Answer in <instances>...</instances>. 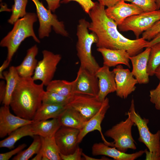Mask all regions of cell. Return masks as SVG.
Wrapping results in <instances>:
<instances>
[{
	"label": "cell",
	"instance_id": "cell-11",
	"mask_svg": "<svg viewBox=\"0 0 160 160\" xmlns=\"http://www.w3.org/2000/svg\"><path fill=\"white\" fill-rule=\"evenodd\" d=\"M72 81V94L97 97L99 91L98 80L95 74L80 66L76 77Z\"/></svg>",
	"mask_w": 160,
	"mask_h": 160
},
{
	"label": "cell",
	"instance_id": "cell-33",
	"mask_svg": "<svg viewBox=\"0 0 160 160\" xmlns=\"http://www.w3.org/2000/svg\"><path fill=\"white\" fill-rule=\"evenodd\" d=\"M130 2L140 8L144 12L157 10L155 0H123Z\"/></svg>",
	"mask_w": 160,
	"mask_h": 160
},
{
	"label": "cell",
	"instance_id": "cell-4",
	"mask_svg": "<svg viewBox=\"0 0 160 160\" xmlns=\"http://www.w3.org/2000/svg\"><path fill=\"white\" fill-rule=\"evenodd\" d=\"M89 23L84 18L79 21L76 30L78 40L76 49L80 66L95 74L100 67L92 55V47L93 44L97 43L98 38L94 33H89Z\"/></svg>",
	"mask_w": 160,
	"mask_h": 160
},
{
	"label": "cell",
	"instance_id": "cell-40",
	"mask_svg": "<svg viewBox=\"0 0 160 160\" xmlns=\"http://www.w3.org/2000/svg\"><path fill=\"white\" fill-rule=\"evenodd\" d=\"M122 0H97L101 5L107 7L113 6Z\"/></svg>",
	"mask_w": 160,
	"mask_h": 160
},
{
	"label": "cell",
	"instance_id": "cell-35",
	"mask_svg": "<svg viewBox=\"0 0 160 160\" xmlns=\"http://www.w3.org/2000/svg\"><path fill=\"white\" fill-rule=\"evenodd\" d=\"M71 1L77 2L85 12L88 14L95 4V2H93L92 0H62L61 1L60 3L65 4Z\"/></svg>",
	"mask_w": 160,
	"mask_h": 160
},
{
	"label": "cell",
	"instance_id": "cell-22",
	"mask_svg": "<svg viewBox=\"0 0 160 160\" xmlns=\"http://www.w3.org/2000/svg\"><path fill=\"white\" fill-rule=\"evenodd\" d=\"M61 126L81 130L86 122L79 112L71 107L65 108L57 118Z\"/></svg>",
	"mask_w": 160,
	"mask_h": 160
},
{
	"label": "cell",
	"instance_id": "cell-21",
	"mask_svg": "<svg viewBox=\"0 0 160 160\" xmlns=\"http://www.w3.org/2000/svg\"><path fill=\"white\" fill-rule=\"evenodd\" d=\"M38 52L37 45H33L27 50L26 55L21 63L15 67L21 78L32 77L38 62L36 58Z\"/></svg>",
	"mask_w": 160,
	"mask_h": 160
},
{
	"label": "cell",
	"instance_id": "cell-20",
	"mask_svg": "<svg viewBox=\"0 0 160 160\" xmlns=\"http://www.w3.org/2000/svg\"><path fill=\"white\" fill-rule=\"evenodd\" d=\"M97 50L103 56V65L110 67L122 64L130 68L129 63L130 56L126 50L105 48H97Z\"/></svg>",
	"mask_w": 160,
	"mask_h": 160
},
{
	"label": "cell",
	"instance_id": "cell-43",
	"mask_svg": "<svg viewBox=\"0 0 160 160\" xmlns=\"http://www.w3.org/2000/svg\"><path fill=\"white\" fill-rule=\"evenodd\" d=\"M10 63L6 59L4 61L1 66L0 67V78L1 79H4L3 73L4 71L9 66Z\"/></svg>",
	"mask_w": 160,
	"mask_h": 160
},
{
	"label": "cell",
	"instance_id": "cell-34",
	"mask_svg": "<svg viewBox=\"0 0 160 160\" xmlns=\"http://www.w3.org/2000/svg\"><path fill=\"white\" fill-rule=\"evenodd\" d=\"M160 32V20L155 23L149 29L142 34L143 39L146 40L151 41Z\"/></svg>",
	"mask_w": 160,
	"mask_h": 160
},
{
	"label": "cell",
	"instance_id": "cell-49",
	"mask_svg": "<svg viewBox=\"0 0 160 160\" xmlns=\"http://www.w3.org/2000/svg\"><path fill=\"white\" fill-rule=\"evenodd\" d=\"M157 10L160 9V0H155Z\"/></svg>",
	"mask_w": 160,
	"mask_h": 160
},
{
	"label": "cell",
	"instance_id": "cell-36",
	"mask_svg": "<svg viewBox=\"0 0 160 160\" xmlns=\"http://www.w3.org/2000/svg\"><path fill=\"white\" fill-rule=\"evenodd\" d=\"M149 96L151 102L155 104L157 110L160 111V80L156 87L150 91Z\"/></svg>",
	"mask_w": 160,
	"mask_h": 160
},
{
	"label": "cell",
	"instance_id": "cell-32",
	"mask_svg": "<svg viewBox=\"0 0 160 160\" xmlns=\"http://www.w3.org/2000/svg\"><path fill=\"white\" fill-rule=\"evenodd\" d=\"M70 97L62 96L52 92L44 91L42 96V103L66 105Z\"/></svg>",
	"mask_w": 160,
	"mask_h": 160
},
{
	"label": "cell",
	"instance_id": "cell-7",
	"mask_svg": "<svg viewBox=\"0 0 160 160\" xmlns=\"http://www.w3.org/2000/svg\"><path fill=\"white\" fill-rule=\"evenodd\" d=\"M134 125L129 117L107 130L105 135L112 139L114 147L121 151L126 153L128 149H136L135 142L132 134V129Z\"/></svg>",
	"mask_w": 160,
	"mask_h": 160
},
{
	"label": "cell",
	"instance_id": "cell-45",
	"mask_svg": "<svg viewBox=\"0 0 160 160\" xmlns=\"http://www.w3.org/2000/svg\"><path fill=\"white\" fill-rule=\"evenodd\" d=\"M43 153L41 149L39 152L36 154V155L31 159L32 160H41L43 156Z\"/></svg>",
	"mask_w": 160,
	"mask_h": 160
},
{
	"label": "cell",
	"instance_id": "cell-31",
	"mask_svg": "<svg viewBox=\"0 0 160 160\" xmlns=\"http://www.w3.org/2000/svg\"><path fill=\"white\" fill-rule=\"evenodd\" d=\"M28 0H14V4L12 6V13L8 22L14 25L20 18L24 16L27 13L26 7Z\"/></svg>",
	"mask_w": 160,
	"mask_h": 160
},
{
	"label": "cell",
	"instance_id": "cell-48",
	"mask_svg": "<svg viewBox=\"0 0 160 160\" xmlns=\"http://www.w3.org/2000/svg\"><path fill=\"white\" fill-rule=\"evenodd\" d=\"M155 75L160 80V65L156 69Z\"/></svg>",
	"mask_w": 160,
	"mask_h": 160
},
{
	"label": "cell",
	"instance_id": "cell-13",
	"mask_svg": "<svg viewBox=\"0 0 160 160\" xmlns=\"http://www.w3.org/2000/svg\"><path fill=\"white\" fill-rule=\"evenodd\" d=\"M80 130L61 126L55 135V139L60 153L65 155L73 153L78 146V136Z\"/></svg>",
	"mask_w": 160,
	"mask_h": 160
},
{
	"label": "cell",
	"instance_id": "cell-23",
	"mask_svg": "<svg viewBox=\"0 0 160 160\" xmlns=\"http://www.w3.org/2000/svg\"><path fill=\"white\" fill-rule=\"evenodd\" d=\"M31 125L34 135H39L43 137H54L61 126L57 118H56L50 120L33 122Z\"/></svg>",
	"mask_w": 160,
	"mask_h": 160
},
{
	"label": "cell",
	"instance_id": "cell-28",
	"mask_svg": "<svg viewBox=\"0 0 160 160\" xmlns=\"http://www.w3.org/2000/svg\"><path fill=\"white\" fill-rule=\"evenodd\" d=\"M46 91L52 92L67 97L72 94L73 81L63 80H52L46 86Z\"/></svg>",
	"mask_w": 160,
	"mask_h": 160
},
{
	"label": "cell",
	"instance_id": "cell-29",
	"mask_svg": "<svg viewBox=\"0 0 160 160\" xmlns=\"http://www.w3.org/2000/svg\"><path fill=\"white\" fill-rule=\"evenodd\" d=\"M33 137V141L30 145L26 150L17 153L12 160H28L39 152L42 145L41 137L37 135H34Z\"/></svg>",
	"mask_w": 160,
	"mask_h": 160
},
{
	"label": "cell",
	"instance_id": "cell-3",
	"mask_svg": "<svg viewBox=\"0 0 160 160\" xmlns=\"http://www.w3.org/2000/svg\"><path fill=\"white\" fill-rule=\"evenodd\" d=\"M37 18L35 13H27L15 22L12 30L1 41L0 46L7 48V59L9 63L21 43L26 38L31 37L36 42H40L33 28V24L37 21Z\"/></svg>",
	"mask_w": 160,
	"mask_h": 160
},
{
	"label": "cell",
	"instance_id": "cell-17",
	"mask_svg": "<svg viewBox=\"0 0 160 160\" xmlns=\"http://www.w3.org/2000/svg\"><path fill=\"white\" fill-rule=\"evenodd\" d=\"M95 74L98 79L99 87L97 97L99 101L103 102L108 94L116 92L115 75L109 67L104 65L100 67Z\"/></svg>",
	"mask_w": 160,
	"mask_h": 160
},
{
	"label": "cell",
	"instance_id": "cell-39",
	"mask_svg": "<svg viewBox=\"0 0 160 160\" xmlns=\"http://www.w3.org/2000/svg\"><path fill=\"white\" fill-rule=\"evenodd\" d=\"M48 5V8L54 12L60 6L61 0H45Z\"/></svg>",
	"mask_w": 160,
	"mask_h": 160
},
{
	"label": "cell",
	"instance_id": "cell-10",
	"mask_svg": "<svg viewBox=\"0 0 160 160\" xmlns=\"http://www.w3.org/2000/svg\"><path fill=\"white\" fill-rule=\"evenodd\" d=\"M103 102L99 101L96 97L73 94L66 105L79 112L87 121L99 111Z\"/></svg>",
	"mask_w": 160,
	"mask_h": 160
},
{
	"label": "cell",
	"instance_id": "cell-9",
	"mask_svg": "<svg viewBox=\"0 0 160 160\" xmlns=\"http://www.w3.org/2000/svg\"><path fill=\"white\" fill-rule=\"evenodd\" d=\"M42 53L43 58L38 62L32 78L34 81H41L46 86L52 80L62 57L60 54L46 50H43Z\"/></svg>",
	"mask_w": 160,
	"mask_h": 160
},
{
	"label": "cell",
	"instance_id": "cell-44",
	"mask_svg": "<svg viewBox=\"0 0 160 160\" xmlns=\"http://www.w3.org/2000/svg\"><path fill=\"white\" fill-rule=\"evenodd\" d=\"M159 43H160V32L153 39L149 41L148 47H151L154 45Z\"/></svg>",
	"mask_w": 160,
	"mask_h": 160
},
{
	"label": "cell",
	"instance_id": "cell-12",
	"mask_svg": "<svg viewBox=\"0 0 160 160\" xmlns=\"http://www.w3.org/2000/svg\"><path fill=\"white\" fill-rule=\"evenodd\" d=\"M115 75L116 95L125 99L135 90V85L138 83L131 71L125 69L121 64L116 66L112 71Z\"/></svg>",
	"mask_w": 160,
	"mask_h": 160
},
{
	"label": "cell",
	"instance_id": "cell-42",
	"mask_svg": "<svg viewBox=\"0 0 160 160\" xmlns=\"http://www.w3.org/2000/svg\"><path fill=\"white\" fill-rule=\"evenodd\" d=\"M6 92V83L3 81L0 82V102L2 103Z\"/></svg>",
	"mask_w": 160,
	"mask_h": 160
},
{
	"label": "cell",
	"instance_id": "cell-2",
	"mask_svg": "<svg viewBox=\"0 0 160 160\" xmlns=\"http://www.w3.org/2000/svg\"><path fill=\"white\" fill-rule=\"evenodd\" d=\"M42 83L37 84L32 78L21 79L14 91L9 106L16 115L33 120L42 103L44 92Z\"/></svg>",
	"mask_w": 160,
	"mask_h": 160
},
{
	"label": "cell",
	"instance_id": "cell-1",
	"mask_svg": "<svg viewBox=\"0 0 160 160\" xmlns=\"http://www.w3.org/2000/svg\"><path fill=\"white\" fill-rule=\"evenodd\" d=\"M105 7L98 2H95L88 14L91 20L88 28L98 38L96 44L97 48L123 49L127 51L130 56H133L148 47L149 41L142 38L132 40L120 33L117 25L106 15Z\"/></svg>",
	"mask_w": 160,
	"mask_h": 160
},
{
	"label": "cell",
	"instance_id": "cell-30",
	"mask_svg": "<svg viewBox=\"0 0 160 160\" xmlns=\"http://www.w3.org/2000/svg\"><path fill=\"white\" fill-rule=\"evenodd\" d=\"M151 48L147 71L149 76H152L155 75L156 69L160 65V43Z\"/></svg>",
	"mask_w": 160,
	"mask_h": 160
},
{
	"label": "cell",
	"instance_id": "cell-15",
	"mask_svg": "<svg viewBox=\"0 0 160 160\" xmlns=\"http://www.w3.org/2000/svg\"><path fill=\"white\" fill-rule=\"evenodd\" d=\"M109 107V100L106 97L103 102L102 106L99 111L85 122L83 128L80 130L78 139L79 143L81 142L83 138L89 133L96 130L100 133L103 143L109 146L114 147L113 142H108L105 139L102 131L101 126Z\"/></svg>",
	"mask_w": 160,
	"mask_h": 160
},
{
	"label": "cell",
	"instance_id": "cell-14",
	"mask_svg": "<svg viewBox=\"0 0 160 160\" xmlns=\"http://www.w3.org/2000/svg\"><path fill=\"white\" fill-rule=\"evenodd\" d=\"M33 122V120L13 115L10 112L9 106L4 105L0 108V137L3 138L18 128Z\"/></svg>",
	"mask_w": 160,
	"mask_h": 160
},
{
	"label": "cell",
	"instance_id": "cell-8",
	"mask_svg": "<svg viewBox=\"0 0 160 160\" xmlns=\"http://www.w3.org/2000/svg\"><path fill=\"white\" fill-rule=\"evenodd\" d=\"M160 20L159 9L152 11L143 12L129 17L118 27L120 31H132L136 39H138L141 34L149 29Z\"/></svg>",
	"mask_w": 160,
	"mask_h": 160
},
{
	"label": "cell",
	"instance_id": "cell-6",
	"mask_svg": "<svg viewBox=\"0 0 160 160\" xmlns=\"http://www.w3.org/2000/svg\"><path fill=\"white\" fill-rule=\"evenodd\" d=\"M31 0L36 8L39 24L38 33L40 39L49 36L52 28L56 33L63 36H68L69 34L65 29L63 22L59 21L56 15L46 9L39 0Z\"/></svg>",
	"mask_w": 160,
	"mask_h": 160
},
{
	"label": "cell",
	"instance_id": "cell-41",
	"mask_svg": "<svg viewBox=\"0 0 160 160\" xmlns=\"http://www.w3.org/2000/svg\"><path fill=\"white\" fill-rule=\"evenodd\" d=\"M145 154V160H160V156L148 151L146 149L144 150Z\"/></svg>",
	"mask_w": 160,
	"mask_h": 160
},
{
	"label": "cell",
	"instance_id": "cell-46",
	"mask_svg": "<svg viewBox=\"0 0 160 160\" xmlns=\"http://www.w3.org/2000/svg\"><path fill=\"white\" fill-rule=\"evenodd\" d=\"M1 12L2 11H7L8 12H10L11 11V9H8L7 7V5L5 4L1 3Z\"/></svg>",
	"mask_w": 160,
	"mask_h": 160
},
{
	"label": "cell",
	"instance_id": "cell-27",
	"mask_svg": "<svg viewBox=\"0 0 160 160\" xmlns=\"http://www.w3.org/2000/svg\"><path fill=\"white\" fill-rule=\"evenodd\" d=\"M55 137V136H54ZM41 137V150L49 160H61L60 151L55 137Z\"/></svg>",
	"mask_w": 160,
	"mask_h": 160
},
{
	"label": "cell",
	"instance_id": "cell-18",
	"mask_svg": "<svg viewBox=\"0 0 160 160\" xmlns=\"http://www.w3.org/2000/svg\"><path fill=\"white\" fill-rule=\"evenodd\" d=\"M151 49V47H146L143 51L135 55L130 57V60L132 66L131 72L138 83L146 84L149 81V76L147 70Z\"/></svg>",
	"mask_w": 160,
	"mask_h": 160
},
{
	"label": "cell",
	"instance_id": "cell-25",
	"mask_svg": "<svg viewBox=\"0 0 160 160\" xmlns=\"http://www.w3.org/2000/svg\"><path fill=\"white\" fill-rule=\"evenodd\" d=\"M66 105L42 103L33 119L34 122L57 118L65 108Z\"/></svg>",
	"mask_w": 160,
	"mask_h": 160
},
{
	"label": "cell",
	"instance_id": "cell-47",
	"mask_svg": "<svg viewBox=\"0 0 160 160\" xmlns=\"http://www.w3.org/2000/svg\"><path fill=\"white\" fill-rule=\"evenodd\" d=\"M82 156L83 157L84 159L86 160H102V159H97L92 157L86 155L83 153H82Z\"/></svg>",
	"mask_w": 160,
	"mask_h": 160
},
{
	"label": "cell",
	"instance_id": "cell-37",
	"mask_svg": "<svg viewBox=\"0 0 160 160\" xmlns=\"http://www.w3.org/2000/svg\"><path fill=\"white\" fill-rule=\"evenodd\" d=\"M27 146L25 143L20 145L17 148L11 151L0 154V160H8L13 155L21 151Z\"/></svg>",
	"mask_w": 160,
	"mask_h": 160
},
{
	"label": "cell",
	"instance_id": "cell-38",
	"mask_svg": "<svg viewBox=\"0 0 160 160\" xmlns=\"http://www.w3.org/2000/svg\"><path fill=\"white\" fill-rule=\"evenodd\" d=\"M82 150L78 146L72 153L68 155H63L60 153L61 160H81Z\"/></svg>",
	"mask_w": 160,
	"mask_h": 160
},
{
	"label": "cell",
	"instance_id": "cell-19",
	"mask_svg": "<svg viewBox=\"0 0 160 160\" xmlns=\"http://www.w3.org/2000/svg\"><path fill=\"white\" fill-rule=\"evenodd\" d=\"M110 146L104 143H95L92 148V154L93 156H106L116 160H134L145 153L144 151L140 150L132 153H127L121 151L115 147Z\"/></svg>",
	"mask_w": 160,
	"mask_h": 160
},
{
	"label": "cell",
	"instance_id": "cell-5",
	"mask_svg": "<svg viewBox=\"0 0 160 160\" xmlns=\"http://www.w3.org/2000/svg\"><path fill=\"white\" fill-rule=\"evenodd\" d=\"M125 114L129 117L137 128L138 141L144 143L149 151L160 156V130L155 134L151 132L147 125L149 119L142 118L136 112L133 99L131 101L129 111Z\"/></svg>",
	"mask_w": 160,
	"mask_h": 160
},
{
	"label": "cell",
	"instance_id": "cell-16",
	"mask_svg": "<svg viewBox=\"0 0 160 160\" xmlns=\"http://www.w3.org/2000/svg\"><path fill=\"white\" fill-rule=\"evenodd\" d=\"M105 12L107 16L118 26L127 18L144 12L136 5L126 3L122 0L114 6L107 7Z\"/></svg>",
	"mask_w": 160,
	"mask_h": 160
},
{
	"label": "cell",
	"instance_id": "cell-24",
	"mask_svg": "<svg viewBox=\"0 0 160 160\" xmlns=\"http://www.w3.org/2000/svg\"><path fill=\"white\" fill-rule=\"evenodd\" d=\"M3 74L6 83V92L2 103L4 105L9 106L12 94L21 77L14 66L10 67L8 70L4 71Z\"/></svg>",
	"mask_w": 160,
	"mask_h": 160
},
{
	"label": "cell",
	"instance_id": "cell-26",
	"mask_svg": "<svg viewBox=\"0 0 160 160\" xmlns=\"http://www.w3.org/2000/svg\"><path fill=\"white\" fill-rule=\"evenodd\" d=\"M31 124L21 127L12 132L7 137L0 141V147L12 149L14 148L17 141L22 138L27 136L33 137L34 135Z\"/></svg>",
	"mask_w": 160,
	"mask_h": 160
}]
</instances>
